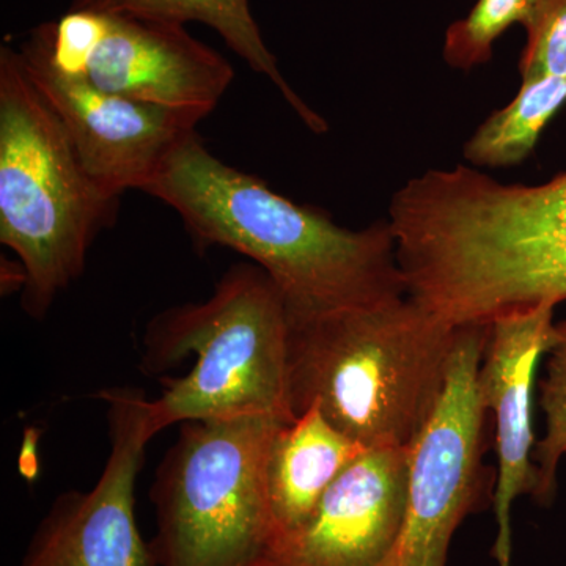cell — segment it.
Listing matches in <instances>:
<instances>
[{
	"instance_id": "11",
	"label": "cell",
	"mask_w": 566,
	"mask_h": 566,
	"mask_svg": "<svg viewBox=\"0 0 566 566\" xmlns=\"http://www.w3.org/2000/svg\"><path fill=\"white\" fill-rule=\"evenodd\" d=\"M409 447L367 449L338 475L312 515L268 545L255 566H382L408 501Z\"/></svg>"
},
{
	"instance_id": "5",
	"label": "cell",
	"mask_w": 566,
	"mask_h": 566,
	"mask_svg": "<svg viewBox=\"0 0 566 566\" xmlns=\"http://www.w3.org/2000/svg\"><path fill=\"white\" fill-rule=\"evenodd\" d=\"M274 416L181 424L151 486L158 566H255L270 545L268 452Z\"/></svg>"
},
{
	"instance_id": "10",
	"label": "cell",
	"mask_w": 566,
	"mask_h": 566,
	"mask_svg": "<svg viewBox=\"0 0 566 566\" xmlns=\"http://www.w3.org/2000/svg\"><path fill=\"white\" fill-rule=\"evenodd\" d=\"M22 65L69 132L85 170L106 191H145L169 156L203 120L112 95L55 65L32 33L22 41Z\"/></svg>"
},
{
	"instance_id": "4",
	"label": "cell",
	"mask_w": 566,
	"mask_h": 566,
	"mask_svg": "<svg viewBox=\"0 0 566 566\" xmlns=\"http://www.w3.org/2000/svg\"><path fill=\"white\" fill-rule=\"evenodd\" d=\"M120 197L85 170L69 132L22 65L0 48V243L28 274L21 304L44 318L84 274L96 238L117 219Z\"/></svg>"
},
{
	"instance_id": "9",
	"label": "cell",
	"mask_w": 566,
	"mask_h": 566,
	"mask_svg": "<svg viewBox=\"0 0 566 566\" xmlns=\"http://www.w3.org/2000/svg\"><path fill=\"white\" fill-rule=\"evenodd\" d=\"M111 453L87 493L59 495L20 566H158L136 520V483L155 433L150 400L136 389H104Z\"/></svg>"
},
{
	"instance_id": "8",
	"label": "cell",
	"mask_w": 566,
	"mask_h": 566,
	"mask_svg": "<svg viewBox=\"0 0 566 566\" xmlns=\"http://www.w3.org/2000/svg\"><path fill=\"white\" fill-rule=\"evenodd\" d=\"M490 326L458 327L444 392L409 446L408 501L400 538L382 566H446L450 543L482 495L480 364Z\"/></svg>"
},
{
	"instance_id": "7",
	"label": "cell",
	"mask_w": 566,
	"mask_h": 566,
	"mask_svg": "<svg viewBox=\"0 0 566 566\" xmlns=\"http://www.w3.org/2000/svg\"><path fill=\"white\" fill-rule=\"evenodd\" d=\"M31 33L59 69L104 92L203 118L234 80L226 57L175 22L69 10Z\"/></svg>"
},
{
	"instance_id": "13",
	"label": "cell",
	"mask_w": 566,
	"mask_h": 566,
	"mask_svg": "<svg viewBox=\"0 0 566 566\" xmlns=\"http://www.w3.org/2000/svg\"><path fill=\"white\" fill-rule=\"evenodd\" d=\"M365 450L315 406L283 423L271 442L264 469L273 527L270 543L300 527L338 475Z\"/></svg>"
},
{
	"instance_id": "18",
	"label": "cell",
	"mask_w": 566,
	"mask_h": 566,
	"mask_svg": "<svg viewBox=\"0 0 566 566\" xmlns=\"http://www.w3.org/2000/svg\"><path fill=\"white\" fill-rule=\"evenodd\" d=\"M524 29L527 40L521 52V80L539 76L566 80V0H539Z\"/></svg>"
},
{
	"instance_id": "12",
	"label": "cell",
	"mask_w": 566,
	"mask_h": 566,
	"mask_svg": "<svg viewBox=\"0 0 566 566\" xmlns=\"http://www.w3.org/2000/svg\"><path fill=\"white\" fill-rule=\"evenodd\" d=\"M554 311L556 305L542 304L494 319L476 376L480 401L485 411L493 412L495 423L499 532L493 556L499 566H510L512 557L513 502L524 494L535 499L538 490L532 408L536 368L553 342Z\"/></svg>"
},
{
	"instance_id": "16",
	"label": "cell",
	"mask_w": 566,
	"mask_h": 566,
	"mask_svg": "<svg viewBox=\"0 0 566 566\" xmlns=\"http://www.w3.org/2000/svg\"><path fill=\"white\" fill-rule=\"evenodd\" d=\"M546 374L539 381V406L545 415V436L536 441L534 463L538 490L534 501L551 505L557 493V471L566 458V318L554 324L553 342L545 354Z\"/></svg>"
},
{
	"instance_id": "1",
	"label": "cell",
	"mask_w": 566,
	"mask_h": 566,
	"mask_svg": "<svg viewBox=\"0 0 566 566\" xmlns=\"http://www.w3.org/2000/svg\"><path fill=\"white\" fill-rule=\"evenodd\" d=\"M144 192L172 208L200 249L222 245L259 264L292 322L408 296L389 222L337 226L216 158L197 133Z\"/></svg>"
},
{
	"instance_id": "19",
	"label": "cell",
	"mask_w": 566,
	"mask_h": 566,
	"mask_svg": "<svg viewBox=\"0 0 566 566\" xmlns=\"http://www.w3.org/2000/svg\"><path fill=\"white\" fill-rule=\"evenodd\" d=\"M33 434H35V430L32 428V430L28 431V436H25L24 439V446H22L21 449L20 469L25 479H33L36 474V469H39V465H36L35 452L36 438Z\"/></svg>"
},
{
	"instance_id": "6",
	"label": "cell",
	"mask_w": 566,
	"mask_h": 566,
	"mask_svg": "<svg viewBox=\"0 0 566 566\" xmlns=\"http://www.w3.org/2000/svg\"><path fill=\"white\" fill-rule=\"evenodd\" d=\"M438 230L450 282L476 318L566 301V172L504 185L460 166L442 189Z\"/></svg>"
},
{
	"instance_id": "2",
	"label": "cell",
	"mask_w": 566,
	"mask_h": 566,
	"mask_svg": "<svg viewBox=\"0 0 566 566\" xmlns=\"http://www.w3.org/2000/svg\"><path fill=\"white\" fill-rule=\"evenodd\" d=\"M457 335L409 296L290 319L293 415L315 406L365 449L409 447L444 392Z\"/></svg>"
},
{
	"instance_id": "17",
	"label": "cell",
	"mask_w": 566,
	"mask_h": 566,
	"mask_svg": "<svg viewBox=\"0 0 566 566\" xmlns=\"http://www.w3.org/2000/svg\"><path fill=\"white\" fill-rule=\"evenodd\" d=\"M539 0H476L468 17L447 29L442 55L452 69L469 71L493 57L495 41L512 25H526Z\"/></svg>"
},
{
	"instance_id": "14",
	"label": "cell",
	"mask_w": 566,
	"mask_h": 566,
	"mask_svg": "<svg viewBox=\"0 0 566 566\" xmlns=\"http://www.w3.org/2000/svg\"><path fill=\"white\" fill-rule=\"evenodd\" d=\"M70 10L125 13L186 25L200 22L218 32L256 74L268 77L312 133L327 132V122L293 91L264 41L249 0H71Z\"/></svg>"
},
{
	"instance_id": "3",
	"label": "cell",
	"mask_w": 566,
	"mask_h": 566,
	"mask_svg": "<svg viewBox=\"0 0 566 566\" xmlns=\"http://www.w3.org/2000/svg\"><path fill=\"white\" fill-rule=\"evenodd\" d=\"M142 346L140 368L150 376L196 356L192 370L164 378L161 397L148 405L155 434L192 420L296 419L290 401L289 311L259 264H234L203 303L153 316Z\"/></svg>"
},
{
	"instance_id": "15",
	"label": "cell",
	"mask_w": 566,
	"mask_h": 566,
	"mask_svg": "<svg viewBox=\"0 0 566 566\" xmlns=\"http://www.w3.org/2000/svg\"><path fill=\"white\" fill-rule=\"evenodd\" d=\"M565 104V77L523 80L515 98L490 115L465 142V161L488 169L520 166L535 151L547 123Z\"/></svg>"
}]
</instances>
